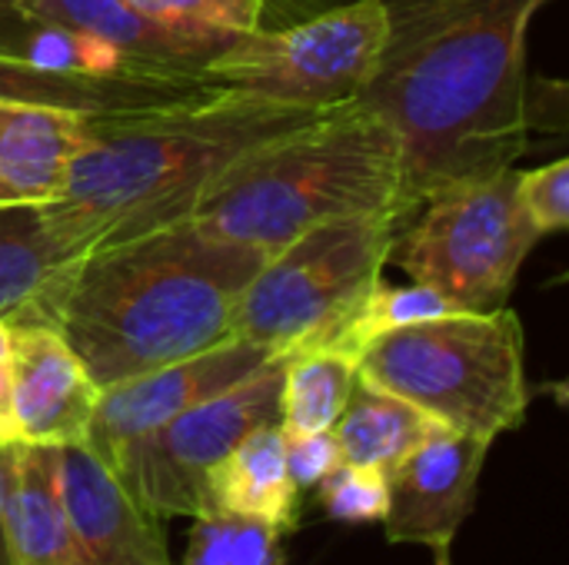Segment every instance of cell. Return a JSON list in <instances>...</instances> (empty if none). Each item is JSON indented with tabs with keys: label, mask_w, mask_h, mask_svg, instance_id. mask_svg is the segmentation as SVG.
<instances>
[{
	"label": "cell",
	"mask_w": 569,
	"mask_h": 565,
	"mask_svg": "<svg viewBox=\"0 0 569 565\" xmlns=\"http://www.w3.org/2000/svg\"><path fill=\"white\" fill-rule=\"evenodd\" d=\"M433 565H453V559H450V549H433Z\"/></svg>",
	"instance_id": "cell-32"
},
{
	"label": "cell",
	"mask_w": 569,
	"mask_h": 565,
	"mask_svg": "<svg viewBox=\"0 0 569 565\" xmlns=\"http://www.w3.org/2000/svg\"><path fill=\"white\" fill-rule=\"evenodd\" d=\"M60 509L90 565H173L153 519L127 486L83 446L50 450Z\"/></svg>",
	"instance_id": "cell-13"
},
{
	"label": "cell",
	"mask_w": 569,
	"mask_h": 565,
	"mask_svg": "<svg viewBox=\"0 0 569 565\" xmlns=\"http://www.w3.org/2000/svg\"><path fill=\"white\" fill-rule=\"evenodd\" d=\"M3 526L10 565H90L60 509L50 446H13Z\"/></svg>",
	"instance_id": "cell-19"
},
{
	"label": "cell",
	"mask_w": 569,
	"mask_h": 565,
	"mask_svg": "<svg viewBox=\"0 0 569 565\" xmlns=\"http://www.w3.org/2000/svg\"><path fill=\"white\" fill-rule=\"evenodd\" d=\"M320 113L327 110L213 90L150 113L87 120L50 206L87 250L150 233L187 220L243 153Z\"/></svg>",
	"instance_id": "cell-3"
},
{
	"label": "cell",
	"mask_w": 569,
	"mask_h": 565,
	"mask_svg": "<svg viewBox=\"0 0 569 565\" xmlns=\"http://www.w3.org/2000/svg\"><path fill=\"white\" fill-rule=\"evenodd\" d=\"M517 200L530 226L543 236L567 230L569 223V160H553L517 173Z\"/></svg>",
	"instance_id": "cell-26"
},
{
	"label": "cell",
	"mask_w": 569,
	"mask_h": 565,
	"mask_svg": "<svg viewBox=\"0 0 569 565\" xmlns=\"http://www.w3.org/2000/svg\"><path fill=\"white\" fill-rule=\"evenodd\" d=\"M387 17L377 0H347L300 23L233 37L203 73L223 90L333 110L357 103L380 63Z\"/></svg>",
	"instance_id": "cell-8"
},
{
	"label": "cell",
	"mask_w": 569,
	"mask_h": 565,
	"mask_svg": "<svg viewBox=\"0 0 569 565\" xmlns=\"http://www.w3.org/2000/svg\"><path fill=\"white\" fill-rule=\"evenodd\" d=\"M283 443H287V470L297 490H313L343 463L333 430L330 433H283Z\"/></svg>",
	"instance_id": "cell-27"
},
{
	"label": "cell",
	"mask_w": 569,
	"mask_h": 565,
	"mask_svg": "<svg viewBox=\"0 0 569 565\" xmlns=\"http://www.w3.org/2000/svg\"><path fill=\"white\" fill-rule=\"evenodd\" d=\"M7 396L13 443L53 450L87 440L100 390L53 326H13Z\"/></svg>",
	"instance_id": "cell-12"
},
{
	"label": "cell",
	"mask_w": 569,
	"mask_h": 565,
	"mask_svg": "<svg viewBox=\"0 0 569 565\" xmlns=\"http://www.w3.org/2000/svg\"><path fill=\"white\" fill-rule=\"evenodd\" d=\"M127 3L153 20L200 27L227 37L257 30L263 20V0H127Z\"/></svg>",
	"instance_id": "cell-25"
},
{
	"label": "cell",
	"mask_w": 569,
	"mask_h": 565,
	"mask_svg": "<svg viewBox=\"0 0 569 565\" xmlns=\"http://www.w3.org/2000/svg\"><path fill=\"white\" fill-rule=\"evenodd\" d=\"M283 360H267L230 390L180 413L133 450L123 453L113 476L153 516H207L210 473L257 426L280 423Z\"/></svg>",
	"instance_id": "cell-9"
},
{
	"label": "cell",
	"mask_w": 569,
	"mask_h": 565,
	"mask_svg": "<svg viewBox=\"0 0 569 565\" xmlns=\"http://www.w3.org/2000/svg\"><path fill=\"white\" fill-rule=\"evenodd\" d=\"M357 356L340 346H313L283 356L280 430L330 433L357 383Z\"/></svg>",
	"instance_id": "cell-21"
},
{
	"label": "cell",
	"mask_w": 569,
	"mask_h": 565,
	"mask_svg": "<svg viewBox=\"0 0 569 565\" xmlns=\"http://www.w3.org/2000/svg\"><path fill=\"white\" fill-rule=\"evenodd\" d=\"M33 27H37V20H30L20 10L17 0H0V50L3 53H20L23 57Z\"/></svg>",
	"instance_id": "cell-28"
},
{
	"label": "cell",
	"mask_w": 569,
	"mask_h": 565,
	"mask_svg": "<svg viewBox=\"0 0 569 565\" xmlns=\"http://www.w3.org/2000/svg\"><path fill=\"white\" fill-rule=\"evenodd\" d=\"M210 513L257 519L277 533H293L300 519V490L287 470L280 423L250 430L210 473Z\"/></svg>",
	"instance_id": "cell-17"
},
{
	"label": "cell",
	"mask_w": 569,
	"mask_h": 565,
	"mask_svg": "<svg viewBox=\"0 0 569 565\" xmlns=\"http://www.w3.org/2000/svg\"><path fill=\"white\" fill-rule=\"evenodd\" d=\"M263 260L193 216L167 223L90 250L53 330L103 390L233 340L240 293Z\"/></svg>",
	"instance_id": "cell-2"
},
{
	"label": "cell",
	"mask_w": 569,
	"mask_h": 565,
	"mask_svg": "<svg viewBox=\"0 0 569 565\" xmlns=\"http://www.w3.org/2000/svg\"><path fill=\"white\" fill-rule=\"evenodd\" d=\"M87 253L50 203H0V320L57 326L70 276Z\"/></svg>",
	"instance_id": "cell-15"
},
{
	"label": "cell",
	"mask_w": 569,
	"mask_h": 565,
	"mask_svg": "<svg viewBox=\"0 0 569 565\" xmlns=\"http://www.w3.org/2000/svg\"><path fill=\"white\" fill-rule=\"evenodd\" d=\"M20 10L37 23H53L73 33L110 43L127 63L153 73H203L207 60L217 57L233 37L167 23L140 13L127 0H17Z\"/></svg>",
	"instance_id": "cell-16"
},
{
	"label": "cell",
	"mask_w": 569,
	"mask_h": 565,
	"mask_svg": "<svg viewBox=\"0 0 569 565\" xmlns=\"http://www.w3.org/2000/svg\"><path fill=\"white\" fill-rule=\"evenodd\" d=\"M450 313H457L453 303L427 283L410 280L407 286H393L387 280H380L367 293V300L360 303V310L343 326V333L337 336L333 346L360 356V350L383 333H393V330H403L413 323H427V320H440Z\"/></svg>",
	"instance_id": "cell-23"
},
{
	"label": "cell",
	"mask_w": 569,
	"mask_h": 565,
	"mask_svg": "<svg viewBox=\"0 0 569 565\" xmlns=\"http://www.w3.org/2000/svg\"><path fill=\"white\" fill-rule=\"evenodd\" d=\"M517 167L463 180L427 196L393 230L387 266L443 293L457 313H493L510 293L540 233L520 210Z\"/></svg>",
	"instance_id": "cell-7"
},
{
	"label": "cell",
	"mask_w": 569,
	"mask_h": 565,
	"mask_svg": "<svg viewBox=\"0 0 569 565\" xmlns=\"http://www.w3.org/2000/svg\"><path fill=\"white\" fill-rule=\"evenodd\" d=\"M357 373L453 433L497 443L530 410L527 340L513 306L450 313L370 340Z\"/></svg>",
	"instance_id": "cell-5"
},
{
	"label": "cell",
	"mask_w": 569,
	"mask_h": 565,
	"mask_svg": "<svg viewBox=\"0 0 569 565\" xmlns=\"http://www.w3.org/2000/svg\"><path fill=\"white\" fill-rule=\"evenodd\" d=\"M10 353H13V323L0 320V370H7Z\"/></svg>",
	"instance_id": "cell-31"
},
{
	"label": "cell",
	"mask_w": 569,
	"mask_h": 565,
	"mask_svg": "<svg viewBox=\"0 0 569 565\" xmlns=\"http://www.w3.org/2000/svg\"><path fill=\"white\" fill-rule=\"evenodd\" d=\"M490 446V440L447 430L390 470V506L383 516L387 539L450 549L477 503Z\"/></svg>",
	"instance_id": "cell-11"
},
{
	"label": "cell",
	"mask_w": 569,
	"mask_h": 565,
	"mask_svg": "<svg viewBox=\"0 0 569 565\" xmlns=\"http://www.w3.org/2000/svg\"><path fill=\"white\" fill-rule=\"evenodd\" d=\"M313 490H317L320 509L333 523H347V526L383 523L387 506H390V480L383 470H373V466L340 463Z\"/></svg>",
	"instance_id": "cell-24"
},
{
	"label": "cell",
	"mask_w": 569,
	"mask_h": 565,
	"mask_svg": "<svg viewBox=\"0 0 569 565\" xmlns=\"http://www.w3.org/2000/svg\"><path fill=\"white\" fill-rule=\"evenodd\" d=\"M267 360L273 356L233 336L197 356L103 386L83 446L113 473L123 453L133 450L140 440H147L180 413L193 410L197 403L230 390Z\"/></svg>",
	"instance_id": "cell-10"
},
{
	"label": "cell",
	"mask_w": 569,
	"mask_h": 565,
	"mask_svg": "<svg viewBox=\"0 0 569 565\" xmlns=\"http://www.w3.org/2000/svg\"><path fill=\"white\" fill-rule=\"evenodd\" d=\"M400 196V137L357 100L243 153L190 216L207 233L270 256L330 220L390 216L397 223Z\"/></svg>",
	"instance_id": "cell-4"
},
{
	"label": "cell",
	"mask_w": 569,
	"mask_h": 565,
	"mask_svg": "<svg viewBox=\"0 0 569 565\" xmlns=\"http://www.w3.org/2000/svg\"><path fill=\"white\" fill-rule=\"evenodd\" d=\"M87 137V120L27 103H0V183L27 203H50Z\"/></svg>",
	"instance_id": "cell-18"
},
{
	"label": "cell",
	"mask_w": 569,
	"mask_h": 565,
	"mask_svg": "<svg viewBox=\"0 0 569 565\" xmlns=\"http://www.w3.org/2000/svg\"><path fill=\"white\" fill-rule=\"evenodd\" d=\"M440 433H447L443 423L363 376H357L347 410L333 426L343 463L373 466L383 473L397 470L413 450Z\"/></svg>",
	"instance_id": "cell-20"
},
{
	"label": "cell",
	"mask_w": 569,
	"mask_h": 565,
	"mask_svg": "<svg viewBox=\"0 0 569 565\" xmlns=\"http://www.w3.org/2000/svg\"><path fill=\"white\" fill-rule=\"evenodd\" d=\"M0 203H17V196H13L3 183H0ZM23 203H27V200H23Z\"/></svg>",
	"instance_id": "cell-33"
},
{
	"label": "cell",
	"mask_w": 569,
	"mask_h": 565,
	"mask_svg": "<svg viewBox=\"0 0 569 565\" xmlns=\"http://www.w3.org/2000/svg\"><path fill=\"white\" fill-rule=\"evenodd\" d=\"M390 240V216L330 220L293 236L243 286L233 336L273 360L333 346L367 293L383 280Z\"/></svg>",
	"instance_id": "cell-6"
},
{
	"label": "cell",
	"mask_w": 569,
	"mask_h": 565,
	"mask_svg": "<svg viewBox=\"0 0 569 565\" xmlns=\"http://www.w3.org/2000/svg\"><path fill=\"white\" fill-rule=\"evenodd\" d=\"M387 37L360 97L403 147V226L443 186L517 167L530 147L527 37L553 0H377Z\"/></svg>",
	"instance_id": "cell-1"
},
{
	"label": "cell",
	"mask_w": 569,
	"mask_h": 565,
	"mask_svg": "<svg viewBox=\"0 0 569 565\" xmlns=\"http://www.w3.org/2000/svg\"><path fill=\"white\" fill-rule=\"evenodd\" d=\"M13 446V430H10V396H7V370H0V450Z\"/></svg>",
	"instance_id": "cell-30"
},
{
	"label": "cell",
	"mask_w": 569,
	"mask_h": 565,
	"mask_svg": "<svg viewBox=\"0 0 569 565\" xmlns=\"http://www.w3.org/2000/svg\"><path fill=\"white\" fill-rule=\"evenodd\" d=\"M177 565H290L283 553V533L230 516V513H207L193 516L187 533V549Z\"/></svg>",
	"instance_id": "cell-22"
},
{
	"label": "cell",
	"mask_w": 569,
	"mask_h": 565,
	"mask_svg": "<svg viewBox=\"0 0 569 565\" xmlns=\"http://www.w3.org/2000/svg\"><path fill=\"white\" fill-rule=\"evenodd\" d=\"M17 446V443H13ZM13 446L0 450V565H10L7 553V526H3V506H7V486H10V473H13Z\"/></svg>",
	"instance_id": "cell-29"
},
{
	"label": "cell",
	"mask_w": 569,
	"mask_h": 565,
	"mask_svg": "<svg viewBox=\"0 0 569 565\" xmlns=\"http://www.w3.org/2000/svg\"><path fill=\"white\" fill-rule=\"evenodd\" d=\"M213 90L223 87L207 73H80L0 50V103L50 107L83 120L150 113Z\"/></svg>",
	"instance_id": "cell-14"
}]
</instances>
